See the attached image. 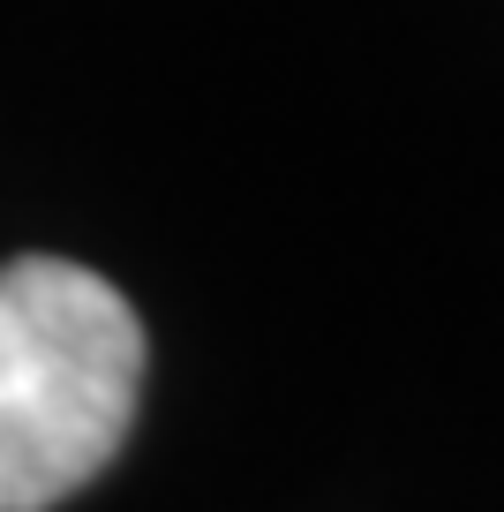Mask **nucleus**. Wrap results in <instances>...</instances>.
<instances>
[{
  "mask_svg": "<svg viewBox=\"0 0 504 512\" xmlns=\"http://www.w3.org/2000/svg\"><path fill=\"white\" fill-rule=\"evenodd\" d=\"M143 400V324L68 256L0 264V512H53L113 467Z\"/></svg>",
  "mask_w": 504,
  "mask_h": 512,
  "instance_id": "1",
  "label": "nucleus"
}]
</instances>
